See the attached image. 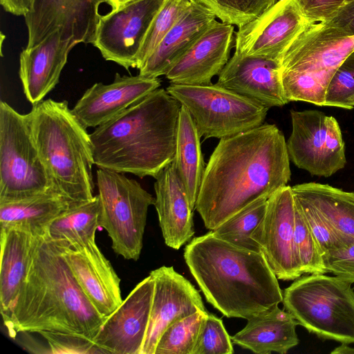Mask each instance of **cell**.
I'll list each match as a JSON object with an SVG mask.
<instances>
[{
    "mask_svg": "<svg viewBox=\"0 0 354 354\" xmlns=\"http://www.w3.org/2000/svg\"><path fill=\"white\" fill-rule=\"evenodd\" d=\"M291 171L286 141L272 124L220 139L206 165L195 210L213 230L287 185Z\"/></svg>",
    "mask_w": 354,
    "mask_h": 354,
    "instance_id": "obj_1",
    "label": "cell"
},
{
    "mask_svg": "<svg viewBox=\"0 0 354 354\" xmlns=\"http://www.w3.org/2000/svg\"><path fill=\"white\" fill-rule=\"evenodd\" d=\"M66 245L44 230L37 232L26 277L3 322L10 337L19 333L58 332L94 342L106 318L76 282L63 255Z\"/></svg>",
    "mask_w": 354,
    "mask_h": 354,
    "instance_id": "obj_2",
    "label": "cell"
},
{
    "mask_svg": "<svg viewBox=\"0 0 354 354\" xmlns=\"http://www.w3.org/2000/svg\"><path fill=\"white\" fill-rule=\"evenodd\" d=\"M180 103L157 88L90 133L97 168L139 178L158 174L174 159Z\"/></svg>",
    "mask_w": 354,
    "mask_h": 354,
    "instance_id": "obj_3",
    "label": "cell"
},
{
    "mask_svg": "<svg viewBox=\"0 0 354 354\" xmlns=\"http://www.w3.org/2000/svg\"><path fill=\"white\" fill-rule=\"evenodd\" d=\"M184 259L207 301L227 317L248 319L282 302L277 277L260 252L210 231L189 242Z\"/></svg>",
    "mask_w": 354,
    "mask_h": 354,
    "instance_id": "obj_4",
    "label": "cell"
},
{
    "mask_svg": "<svg viewBox=\"0 0 354 354\" xmlns=\"http://www.w3.org/2000/svg\"><path fill=\"white\" fill-rule=\"evenodd\" d=\"M35 141L53 189L78 206L93 200L90 134L67 101L42 100L29 112Z\"/></svg>",
    "mask_w": 354,
    "mask_h": 354,
    "instance_id": "obj_5",
    "label": "cell"
},
{
    "mask_svg": "<svg viewBox=\"0 0 354 354\" xmlns=\"http://www.w3.org/2000/svg\"><path fill=\"white\" fill-rule=\"evenodd\" d=\"M337 277L311 274L283 291L284 309L319 338L354 343V291Z\"/></svg>",
    "mask_w": 354,
    "mask_h": 354,
    "instance_id": "obj_6",
    "label": "cell"
},
{
    "mask_svg": "<svg viewBox=\"0 0 354 354\" xmlns=\"http://www.w3.org/2000/svg\"><path fill=\"white\" fill-rule=\"evenodd\" d=\"M99 225L107 232L112 248L125 259L137 261L143 245L148 209L155 198L124 174L97 168Z\"/></svg>",
    "mask_w": 354,
    "mask_h": 354,
    "instance_id": "obj_7",
    "label": "cell"
},
{
    "mask_svg": "<svg viewBox=\"0 0 354 354\" xmlns=\"http://www.w3.org/2000/svg\"><path fill=\"white\" fill-rule=\"evenodd\" d=\"M53 190L38 151L30 114L0 102V203Z\"/></svg>",
    "mask_w": 354,
    "mask_h": 354,
    "instance_id": "obj_8",
    "label": "cell"
},
{
    "mask_svg": "<svg viewBox=\"0 0 354 354\" xmlns=\"http://www.w3.org/2000/svg\"><path fill=\"white\" fill-rule=\"evenodd\" d=\"M166 90L187 110L204 139H221L257 127L269 109L216 84L170 83Z\"/></svg>",
    "mask_w": 354,
    "mask_h": 354,
    "instance_id": "obj_9",
    "label": "cell"
},
{
    "mask_svg": "<svg viewBox=\"0 0 354 354\" xmlns=\"http://www.w3.org/2000/svg\"><path fill=\"white\" fill-rule=\"evenodd\" d=\"M286 141L290 160L312 176L329 177L346 164L345 144L337 120L318 110H290Z\"/></svg>",
    "mask_w": 354,
    "mask_h": 354,
    "instance_id": "obj_10",
    "label": "cell"
},
{
    "mask_svg": "<svg viewBox=\"0 0 354 354\" xmlns=\"http://www.w3.org/2000/svg\"><path fill=\"white\" fill-rule=\"evenodd\" d=\"M165 0H131L100 15L93 45L107 61L126 70L138 66L148 29Z\"/></svg>",
    "mask_w": 354,
    "mask_h": 354,
    "instance_id": "obj_11",
    "label": "cell"
},
{
    "mask_svg": "<svg viewBox=\"0 0 354 354\" xmlns=\"http://www.w3.org/2000/svg\"><path fill=\"white\" fill-rule=\"evenodd\" d=\"M295 198L286 185L267 200L265 216L252 234L279 279L295 280L303 274L295 245Z\"/></svg>",
    "mask_w": 354,
    "mask_h": 354,
    "instance_id": "obj_12",
    "label": "cell"
},
{
    "mask_svg": "<svg viewBox=\"0 0 354 354\" xmlns=\"http://www.w3.org/2000/svg\"><path fill=\"white\" fill-rule=\"evenodd\" d=\"M105 0H33L24 17L30 48L57 30L64 39L93 44L100 17L99 8Z\"/></svg>",
    "mask_w": 354,
    "mask_h": 354,
    "instance_id": "obj_13",
    "label": "cell"
},
{
    "mask_svg": "<svg viewBox=\"0 0 354 354\" xmlns=\"http://www.w3.org/2000/svg\"><path fill=\"white\" fill-rule=\"evenodd\" d=\"M308 23L297 0H278L259 17L239 27L234 53L280 62L285 50Z\"/></svg>",
    "mask_w": 354,
    "mask_h": 354,
    "instance_id": "obj_14",
    "label": "cell"
},
{
    "mask_svg": "<svg viewBox=\"0 0 354 354\" xmlns=\"http://www.w3.org/2000/svg\"><path fill=\"white\" fill-rule=\"evenodd\" d=\"M153 290L154 280L149 274L105 319L94 339L104 353L141 354Z\"/></svg>",
    "mask_w": 354,
    "mask_h": 354,
    "instance_id": "obj_15",
    "label": "cell"
},
{
    "mask_svg": "<svg viewBox=\"0 0 354 354\" xmlns=\"http://www.w3.org/2000/svg\"><path fill=\"white\" fill-rule=\"evenodd\" d=\"M354 53V36L323 23H308L283 52L280 72L334 73Z\"/></svg>",
    "mask_w": 354,
    "mask_h": 354,
    "instance_id": "obj_16",
    "label": "cell"
},
{
    "mask_svg": "<svg viewBox=\"0 0 354 354\" xmlns=\"http://www.w3.org/2000/svg\"><path fill=\"white\" fill-rule=\"evenodd\" d=\"M149 274L154 280V290L141 354H155L160 336L173 322L197 311H206L199 292L172 266H163Z\"/></svg>",
    "mask_w": 354,
    "mask_h": 354,
    "instance_id": "obj_17",
    "label": "cell"
},
{
    "mask_svg": "<svg viewBox=\"0 0 354 354\" xmlns=\"http://www.w3.org/2000/svg\"><path fill=\"white\" fill-rule=\"evenodd\" d=\"M160 85L158 77L115 73L112 83L98 82L88 88L71 110L86 129L96 128L112 120Z\"/></svg>",
    "mask_w": 354,
    "mask_h": 354,
    "instance_id": "obj_18",
    "label": "cell"
},
{
    "mask_svg": "<svg viewBox=\"0 0 354 354\" xmlns=\"http://www.w3.org/2000/svg\"><path fill=\"white\" fill-rule=\"evenodd\" d=\"M233 25L215 20L165 74L170 83L208 85L230 59Z\"/></svg>",
    "mask_w": 354,
    "mask_h": 354,
    "instance_id": "obj_19",
    "label": "cell"
},
{
    "mask_svg": "<svg viewBox=\"0 0 354 354\" xmlns=\"http://www.w3.org/2000/svg\"><path fill=\"white\" fill-rule=\"evenodd\" d=\"M64 257L80 289L103 317H109L122 304L120 279L96 243L71 248Z\"/></svg>",
    "mask_w": 354,
    "mask_h": 354,
    "instance_id": "obj_20",
    "label": "cell"
},
{
    "mask_svg": "<svg viewBox=\"0 0 354 354\" xmlns=\"http://www.w3.org/2000/svg\"><path fill=\"white\" fill-rule=\"evenodd\" d=\"M268 108L288 103L281 83L280 62L234 53L216 83Z\"/></svg>",
    "mask_w": 354,
    "mask_h": 354,
    "instance_id": "obj_21",
    "label": "cell"
},
{
    "mask_svg": "<svg viewBox=\"0 0 354 354\" xmlns=\"http://www.w3.org/2000/svg\"><path fill=\"white\" fill-rule=\"evenodd\" d=\"M76 45L57 30L38 45L21 51L19 75L26 97L32 106L59 83L68 53Z\"/></svg>",
    "mask_w": 354,
    "mask_h": 354,
    "instance_id": "obj_22",
    "label": "cell"
},
{
    "mask_svg": "<svg viewBox=\"0 0 354 354\" xmlns=\"http://www.w3.org/2000/svg\"><path fill=\"white\" fill-rule=\"evenodd\" d=\"M156 207L165 244L175 250L194 234V209L186 189L171 163L154 178Z\"/></svg>",
    "mask_w": 354,
    "mask_h": 354,
    "instance_id": "obj_23",
    "label": "cell"
},
{
    "mask_svg": "<svg viewBox=\"0 0 354 354\" xmlns=\"http://www.w3.org/2000/svg\"><path fill=\"white\" fill-rule=\"evenodd\" d=\"M216 18L212 10L196 0H192L139 68V74L149 77L165 75L171 66Z\"/></svg>",
    "mask_w": 354,
    "mask_h": 354,
    "instance_id": "obj_24",
    "label": "cell"
},
{
    "mask_svg": "<svg viewBox=\"0 0 354 354\" xmlns=\"http://www.w3.org/2000/svg\"><path fill=\"white\" fill-rule=\"evenodd\" d=\"M0 311L5 321L26 277L36 236L20 226L0 227Z\"/></svg>",
    "mask_w": 354,
    "mask_h": 354,
    "instance_id": "obj_25",
    "label": "cell"
},
{
    "mask_svg": "<svg viewBox=\"0 0 354 354\" xmlns=\"http://www.w3.org/2000/svg\"><path fill=\"white\" fill-rule=\"evenodd\" d=\"M247 320L245 326L231 337L234 344L245 349L258 354H285L299 342L298 322L278 305Z\"/></svg>",
    "mask_w": 354,
    "mask_h": 354,
    "instance_id": "obj_26",
    "label": "cell"
},
{
    "mask_svg": "<svg viewBox=\"0 0 354 354\" xmlns=\"http://www.w3.org/2000/svg\"><path fill=\"white\" fill-rule=\"evenodd\" d=\"M291 188L297 201L313 208L339 233L354 238V192L313 182Z\"/></svg>",
    "mask_w": 354,
    "mask_h": 354,
    "instance_id": "obj_27",
    "label": "cell"
},
{
    "mask_svg": "<svg viewBox=\"0 0 354 354\" xmlns=\"http://www.w3.org/2000/svg\"><path fill=\"white\" fill-rule=\"evenodd\" d=\"M201 138L193 119L181 105L176 153L171 165L182 181L194 210L206 167L201 151Z\"/></svg>",
    "mask_w": 354,
    "mask_h": 354,
    "instance_id": "obj_28",
    "label": "cell"
},
{
    "mask_svg": "<svg viewBox=\"0 0 354 354\" xmlns=\"http://www.w3.org/2000/svg\"><path fill=\"white\" fill-rule=\"evenodd\" d=\"M75 207L77 206L54 190L23 200L0 203V227L20 226L41 231Z\"/></svg>",
    "mask_w": 354,
    "mask_h": 354,
    "instance_id": "obj_29",
    "label": "cell"
},
{
    "mask_svg": "<svg viewBox=\"0 0 354 354\" xmlns=\"http://www.w3.org/2000/svg\"><path fill=\"white\" fill-rule=\"evenodd\" d=\"M99 213V199L95 195L93 200L70 209L51 221L44 230L51 239L63 241L71 248L85 247L95 243Z\"/></svg>",
    "mask_w": 354,
    "mask_h": 354,
    "instance_id": "obj_30",
    "label": "cell"
},
{
    "mask_svg": "<svg viewBox=\"0 0 354 354\" xmlns=\"http://www.w3.org/2000/svg\"><path fill=\"white\" fill-rule=\"evenodd\" d=\"M267 200L261 199L249 205L211 230L212 234L234 246L261 252L252 234L265 216Z\"/></svg>",
    "mask_w": 354,
    "mask_h": 354,
    "instance_id": "obj_31",
    "label": "cell"
},
{
    "mask_svg": "<svg viewBox=\"0 0 354 354\" xmlns=\"http://www.w3.org/2000/svg\"><path fill=\"white\" fill-rule=\"evenodd\" d=\"M280 73L284 95L288 102L302 101L326 106L327 87L334 73L306 71Z\"/></svg>",
    "mask_w": 354,
    "mask_h": 354,
    "instance_id": "obj_32",
    "label": "cell"
},
{
    "mask_svg": "<svg viewBox=\"0 0 354 354\" xmlns=\"http://www.w3.org/2000/svg\"><path fill=\"white\" fill-rule=\"evenodd\" d=\"M208 313L199 310L170 324L160 336L155 354H192Z\"/></svg>",
    "mask_w": 354,
    "mask_h": 354,
    "instance_id": "obj_33",
    "label": "cell"
},
{
    "mask_svg": "<svg viewBox=\"0 0 354 354\" xmlns=\"http://www.w3.org/2000/svg\"><path fill=\"white\" fill-rule=\"evenodd\" d=\"M192 1V0H165L142 44L138 55V69L153 53Z\"/></svg>",
    "mask_w": 354,
    "mask_h": 354,
    "instance_id": "obj_34",
    "label": "cell"
},
{
    "mask_svg": "<svg viewBox=\"0 0 354 354\" xmlns=\"http://www.w3.org/2000/svg\"><path fill=\"white\" fill-rule=\"evenodd\" d=\"M295 245L303 274H325L324 261L317 242L295 199Z\"/></svg>",
    "mask_w": 354,
    "mask_h": 354,
    "instance_id": "obj_35",
    "label": "cell"
},
{
    "mask_svg": "<svg viewBox=\"0 0 354 354\" xmlns=\"http://www.w3.org/2000/svg\"><path fill=\"white\" fill-rule=\"evenodd\" d=\"M222 22L238 28L259 17L278 0H196Z\"/></svg>",
    "mask_w": 354,
    "mask_h": 354,
    "instance_id": "obj_36",
    "label": "cell"
},
{
    "mask_svg": "<svg viewBox=\"0 0 354 354\" xmlns=\"http://www.w3.org/2000/svg\"><path fill=\"white\" fill-rule=\"evenodd\" d=\"M295 199L317 242L323 259L329 253L344 248L354 242V238L345 236L335 230L313 208L295 198Z\"/></svg>",
    "mask_w": 354,
    "mask_h": 354,
    "instance_id": "obj_37",
    "label": "cell"
},
{
    "mask_svg": "<svg viewBox=\"0 0 354 354\" xmlns=\"http://www.w3.org/2000/svg\"><path fill=\"white\" fill-rule=\"evenodd\" d=\"M232 342L222 320L208 313L192 354H232L234 353Z\"/></svg>",
    "mask_w": 354,
    "mask_h": 354,
    "instance_id": "obj_38",
    "label": "cell"
},
{
    "mask_svg": "<svg viewBox=\"0 0 354 354\" xmlns=\"http://www.w3.org/2000/svg\"><path fill=\"white\" fill-rule=\"evenodd\" d=\"M354 95V53L336 69L327 87L326 106L351 109L348 100Z\"/></svg>",
    "mask_w": 354,
    "mask_h": 354,
    "instance_id": "obj_39",
    "label": "cell"
},
{
    "mask_svg": "<svg viewBox=\"0 0 354 354\" xmlns=\"http://www.w3.org/2000/svg\"><path fill=\"white\" fill-rule=\"evenodd\" d=\"M47 341L51 353H104L94 342L79 335L58 333H39Z\"/></svg>",
    "mask_w": 354,
    "mask_h": 354,
    "instance_id": "obj_40",
    "label": "cell"
},
{
    "mask_svg": "<svg viewBox=\"0 0 354 354\" xmlns=\"http://www.w3.org/2000/svg\"><path fill=\"white\" fill-rule=\"evenodd\" d=\"M326 272L354 283V242L348 246L329 253L324 258Z\"/></svg>",
    "mask_w": 354,
    "mask_h": 354,
    "instance_id": "obj_41",
    "label": "cell"
},
{
    "mask_svg": "<svg viewBox=\"0 0 354 354\" xmlns=\"http://www.w3.org/2000/svg\"><path fill=\"white\" fill-rule=\"evenodd\" d=\"M308 23H325L329 21L345 3V0H297Z\"/></svg>",
    "mask_w": 354,
    "mask_h": 354,
    "instance_id": "obj_42",
    "label": "cell"
},
{
    "mask_svg": "<svg viewBox=\"0 0 354 354\" xmlns=\"http://www.w3.org/2000/svg\"><path fill=\"white\" fill-rule=\"evenodd\" d=\"M323 24L339 29L346 36H354V1L345 3L333 18Z\"/></svg>",
    "mask_w": 354,
    "mask_h": 354,
    "instance_id": "obj_43",
    "label": "cell"
},
{
    "mask_svg": "<svg viewBox=\"0 0 354 354\" xmlns=\"http://www.w3.org/2000/svg\"><path fill=\"white\" fill-rule=\"evenodd\" d=\"M0 3L6 12L25 17L30 11L33 0H0Z\"/></svg>",
    "mask_w": 354,
    "mask_h": 354,
    "instance_id": "obj_44",
    "label": "cell"
},
{
    "mask_svg": "<svg viewBox=\"0 0 354 354\" xmlns=\"http://www.w3.org/2000/svg\"><path fill=\"white\" fill-rule=\"evenodd\" d=\"M331 354H354V348L349 347L347 344H342L330 352Z\"/></svg>",
    "mask_w": 354,
    "mask_h": 354,
    "instance_id": "obj_45",
    "label": "cell"
},
{
    "mask_svg": "<svg viewBox=\"0 0 354 354\" xmlns=\"http://www.w3.org/2000/svg\"><path fill=\"white\" fill-rule=\"evenodd\" d=\"M106 3L111 6L112 10H115L131 0H105Z\"/></svg>",
    "mask_w": 354,
    "mask_h": 354,
    "instance_id": "obj_46",
    "label": "cell"
},
{
    "mask_svg": "<svg viewBox=\"0 0 354 354\" xmlns=\"http://www.w3.org/2000/svg\"><path fill=\"white\" fill-rule=\"evenodd\" d=\"M347 104L351 109L354 108V95L348 100Z\"/></svg>",
    "mask_w": 354,
    "mask_h": 354,
    "instance_id": "obj_47",
    "label": "cell"
},
{
    "mask_svg": "<svg viewBox=\"0 0 354 354\" xmlns=\"http://www.w3.org/2000/svg\"><path fill=\"white\" fill-rule=\"evenodd\" d=\"M354 0H345V3H348V2H350V1H353Z\"/></svg>",
    "mask_w": 354,
    "mask_h": 354,
    "instance_id": "obj_48",
    "label": "cell"
}]
</instances>
